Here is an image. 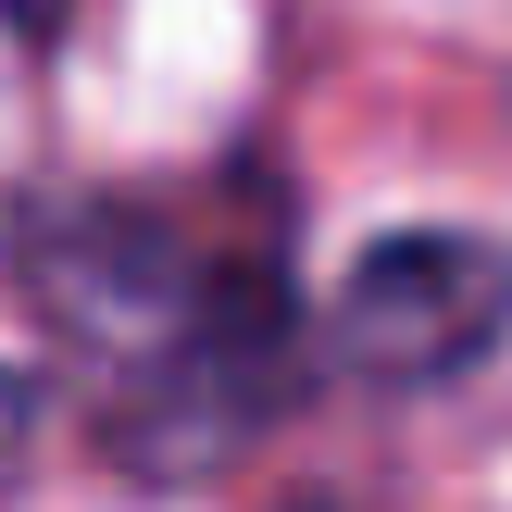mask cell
Instances as JSON below:
<instances>
[{
	"instance_id": "6da1fadb",
	"label": "cell",
	"mask_w": 512,
	"mask_h": 512,
	"mask_svg": "<svg viewBox=\"0 0 512 512\" xmlns=\"http://www.w3.org/2000/svg\"><path fill=\"white\" fill-rule=\"evenodd\" d=\"M512 338V250L475 225H400L338 288V363L363 388H438Z\"/></svg>"
},
{
	"instance_id": "7a4b0ae2",
	"label": "cell",
	"mask_w": 512,
	"mask_h": 512,
	"mask_svg": "<svg viewBox=\"0 0 512 512\" xmlns=\"http://www.w3.org/2000/svg\"><path fill=\"white\" fill-rule=\"evenodd\" d=\"M63 13H75V0H0V25H13V38H63Z\"/></svg>"
}]
</instances>
